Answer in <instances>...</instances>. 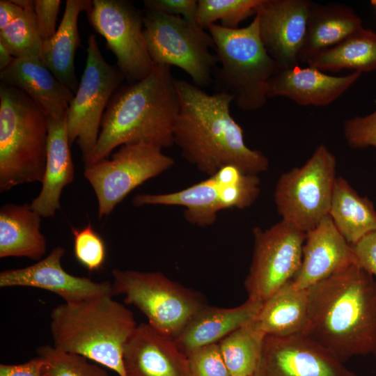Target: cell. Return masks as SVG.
Instances as JSON below:
<instances>
[{"mask_svg": "<svg viewBox=\"0 0 376 376\" xmlns=\"http://www.w3.org/2000/svg\"><path fill=\"white\" fill-rule=\"evenodd\" d=\"M303 333L340 362L376 354V281L355 263L308 288Z\"/></svg>", "mask_w": 376, "mask_h": 376, "instance_id": "1", "label": "cell"}, {"mask_svg": "<svg viewBox=\"0 0 376 376\" xmlns=\"http://www.w3.org/2000/svg\"><path fill=\"white\" fill-rule=\"evenodd\" d=\"M175 81L180 110L173 140L186 160L209 176L229 165L248 174L268 169L267 157L246 145L244 131L230 114V95H210L185 79Z\"/></svg>", "mask_w": 376, "mask_h": 376, "instance_id": "2", "label": "cell"}, {"mask_svg": "<svg viewBox=\"0 0 376 376\" xmlns=\"http://www.w3.org/2000/svg\"><path fill=\"white\" fill-rule=\"evenodd\" d=\"M175 80L170 66L155 65L148 76L113 94L103 115L96 146L85 164L108 157L126 143L172 146L180 110Z\"/></svg>", "mask_w": 376, "mask_h": 376, "instance_id": "3", "label": "cell"}, {"mask_svg": "<svg viewBox=\"0 0 376 376\" xmlns=\"http://www.w3.org/2000/svg\"><path fill=\"white\" fill-rule=\"evenodd\" d=\"M112 297L104 295L56 306L50 315L53 346L126 376L124 347L136 325L132 312Z\"/></svg>", "mask_w": 376, "mask_h": 376, "instance_id": "4", "label": "cell"}, {"mask_svg": "<svg viewBox=\"0 0 376 376\" xmlns=\"http://www.w3.org/2000/svg\"><path fill=\"white\" fill-rule=\"evenodd\" d=\"M207 29L221 63L213 74L214 93L230 95L242 111L260 109L268 99L269 81L281 68L263 44L258 16L243 28L227 29L213 24Z\"/></svg>", "mask_w": 376, "mask_h": 376, "instance_id": "5", "label": "cell"}, {"mask_svg": "<svg viewBox=\"0 0 376 376\" xmlns=\"http://www.w3.org/2000/svg\"><path fill=\"white\" fill-rule=\"evenodd\" d=\"M47 116L25 93L0 84V191L42 182L47 146Z\"/></svg>", "mask_w": 376, "mask_h": 376, "instance_id": "6", "label": "cell"}, {"mask_svg": "<svg viewBox=\"0 0 376 376\" xmlns=\"http://www.w3.org/2000/svg\"><path fill=\"white\" fill-rule=\"evenodd\" d=\"M143 34L155 65L178 67L201 88L212 83L218 58L210 52L214 43L204 29L180 16L147 10Z\"/></svg>", "mask_w": 376, "mask_h": 376, "instance_id": "7", "label": "cell"}, {"mask_svg": "<svg viewBox=\"0 0 376 376\" xmlns=\"http://www.w3.org/2000/svg\"><path fill=\"white\" fill-rule=\"evenodd\" d=\"M113 294L125 295L151 326L175 338L191 317L206 304L198 292L159 272L113 269Z\"/></svg>", "mask_w": 376, "mask_h": 376, "instance_id": "8", "label": "cell"}, {"mask_svg": "<svg viewBox=\"0 0 376 376\" xmlns=\"http://www.w3.org/2000/svg\"><path fill=\"white\" fill-rule=\"evenodd\" d=\"M260 181L256 174L243 173L234 166H226L208 178L180 191L165 194H143L134 197L132 204L180 205L186 209V220L198 226L214 224L219 211L244 209L258 198Z\"/></svg>", "mask_w": 376, "mask_h": 376, "instance_id": "9", "label": "cell"}, {"mask_svg": "<svg viewBox=\"0 0 376 376\" xmlns=\"http://www.w3.org/2000/svg\"><path fill=\"white\" fill-rule=\"evenodd\" d=\"M336 167L334 155L320 144L302 166L282 174L274 195L282 220L306 233L328 216Z\"/></svg>", "mask_w": 376, "mask_h": 376, "instance_id": "10", "label": "cell"}, {"mask_svg": "<svg viewBox=\"0 0 376 376\" xmlns=\"http://www.w3.org/2000/svg\"><path fill=\"white\" fill-rule=\"evenodd\" d=\"M173 159L155 145H122L111 155L85 164L84 175L95 194L98 217L109 215L132 190L170 169Z\"/></svg>", "mask_w": 376, "mask_h": 376, "instance_id": "11", "label": "cell"}, {"mask_svg": "<svg viewBox=\"0 0 376 376\" xmlns=\"http://www.w3.org/2000/svg\"><path fill=\"white\" fill-rule=\"evenodd\" d=\"M84 71L66 113L70 144L78 145L84 164L96 146L104 111L125 78L101 54L95 35L88 37Z\"/></svg>", "mask_w": 376, "mask_h": 376, "instance_id": "12", "label": "cell"}, {"mask_svg": "<svg viewBox=\"0 0 376 376\" xmlns=\"http://www.w3.org/2000/svg\"><path fill=\"white\" fill-rule=\"evenodd\" d=\"M252 261L244 281L248 298L265 301L298 273L306 233L281 220L266 230H253Z\"/></svg>", "mask_w": 376, "mask_h": 376, "instance_id": "13", "label": "cell"}, {"mask_svg": "<svg viewBox=\"0 0 376 376\" xmlns=\"http://www.w3.org/2000/svg\"><path fill=\"white\" fill-rule=\"evenodd\" d=\"M87 14L91 26L115 55L125 78L135 82L151 72L155 64L144 38L143 15L132 2L93 0Z\"/></svg>", "mask_w": 376, "mask_h": 376, "instance_id": "14", "label": "cell"}, {"mask_svg": "<svg viewBox=\"0 0 376 376\" xmlns=\"http://www.w3.org/2000/svg\"><path fill=\"white\" fill-rule=\"evenodd\" d=\"M256 376H358L303 332L266 335Z\"/></svg>", "mask_w": 376, "mask_h": 376, "instance_id": "15", "label": "cell"}, {"mask_svg": "<svg viewBox=\"0 0 376 376\" xmlns=\"http://www.w3.org/2000/svg\"><path fill=\"white\" fill-rule=\"evenodd\" d=\"M311 1L263 0L256 15L259 33L268 54L281 69L299 65Z\"/></svg>", "mask_w": 376, "mask_h": 376, "instance_id": "16", "label": "cell"}, {"mask_svg": "<svg viewBox=\"0 0 376 376\" xmlns=\"http://www.w3.org/2000/svg\"><path fill=\"white\" fill-rule=\"evenodd\" d=\"M65 252L63 247L58 246L45 258L30 266L1 272L0 287L40 288L56 294L66 303L104 295H113L112 283L108 281L97 282L67 272L61 265Z\"/></svg>", "mask_w": 376, "mask_h": 376, "instance_id": "17", "label": "cell"}, {"mask_svg": "<svg viewBox=\"0 0 376 376\" xmlns=\"http://www.w3.org/2000/svg\"><path fill=\"white\" fill-rule=\"evenodd\" d=\"M126 376H191L187 357L173 338L149 323H141L125 343Z\"/></svg>", "mask_w": 376, "mask_h": 376, "instance_id": "18", "label": "cell"}, {"mask_svg": "<svg viewBox=\"0 0 376 376\" xmlns=\"http://www.w3.org/2000/svg\"><path fill=\"white\" fill-rule=\"evenodd\" d=\"M352 263L356 264L352 246L328 215L306 233L301 267L292 282L308 289Z\"/></svg>", "mask_w": 376, "mask_h": 376, "instance_id": "19", "label": "cell"}, {"mask_svg": "<svg viewBox=\"0 0 376 376\" xmlns=\"http://www.w3.org/2000/svg\"><path fill=\"white\" fill-rule=\"evenodd\" d=\"M361 74L352 72L345 76H332L299 65L280 69L269 81L267 97H287L300 106H327L344 94Z\"/></svg>", "mask_w": 376, "mask_h": 376, "instance_id": "20", "label": "cell"}, {"mask_svg": "<svg viewBox=\"0 0 376 376\" xmlns=\"http://www.w3.org/2000/svg\"><path fill=\"white\" fill-rule=\"evenodd\" d=\"M47 128L46 164L42 187L30 204L42 217H54L61 209L62 191L75 178L66 116L47 117Z\"/></svg>", "mask_w": 376, "mask_h": 376, "instance_id": "21", "label": "cell"}, {"mask_svg": "<svg viewBox=\"0 0 376 376\" xmlns=\"http://www.w3.org/2000/svg\"><path fill=\"white\" fill-rule=\"evenodd\" d=\"M1 82L29 96L47 117L66 116L74 93L63 85L40 58H17L0 71Z\"/></svg>", "mask_w": 376, "mask_h": 376, "instance_id": "22", "label": "cell"}, {"mask_svg": "<svg viewBox=\"0 0 376 376\" xmlns=\"http://www.w3.org/2000/svg\"><path fill=\"white\" fill-rule=\"evenodd\" d=\"M263 303L248 298L245 302L233 308L205 304L191 317L173 340L180 351L187 357L200 347L219 343L252 320Z\"/></svg>", "mask_w": 376, "mask_h": 376, "instance_id": "23", "label": "cell"}, {"mask_svg": "<svg viewBox=\"0 0 376 376\" xmlns=\"http://www.w3.org/2000/svg\"><path fill=\"white\" fill-rule=\"evenodd\" d=\"M361 19L345 5L318 4L311 1L304 45L299 62L306 63L363 29Z\"/></svg>", "mask_w": 376, "mask_h": 376, "instance_id": "24", "label": "cell"}, {"mask_svg": "<svg viewBox=\"0 0 376 376\" xmlns=\"http://www.w3.org/2000/svg\"><path fill=\"white\" fill-rule=\"evenodd\" d=\"M90 0H67L58 29L43 41L40 60L66 87L75 93L79 86L75 69V56L80 46L78 17L92 6Z\"/></svg>", "mask_w": 376, "mask_h": 376, "instance_id": "25", "label": "cell"}, {"mask_svg": "<svg viewBox=\"0 0 376 376\" xmlns=\"http://www.w3.org/2000/svg\"><path fill=\"white\" fill-rule=\"evenodd\" d=\"M41 217L30 204L3 205L0 209V258L42 259L47 241L40 231Z\"/></svg>", "mask_w": 376, "mask_h": 376, "instance_id": "26", "label": "cell"}, {"mask_svg": "<svg viewBox=\"0 0 376 376\" xmlns=\"http://www.w3.org/2000/svg\"><path fill=\"white\" fill-rule=\"evenodd\" d=\"M308 308V289L290 281L263 301L254 320L266 335L287 336L304 331Z\"/></svg>", "mask_w": 376, "mask_h": 376, "instance_id": "27", "label": "cell"}, {"mask_svg": "<svg viewBox=\"0 0 376 376\" xmlns=\"http://www.w3.org/2000/svg\"><path fill=\"white\" fill-rule=\"evenodd\" d=\"M329 215L350 245L376 230V210L373 202L360 196L343 177L335 180Z\"/></svg>", "mask_w": 376, "mask_h": 376, "instance_id": "28", "label": "cell"}, {"mask_svg": "<svg viewBox=\"0 0 376 376\" xmlns=\"http://www.w3.org/2000/svg\"><path fill=\"white\" fill-rule=\"evenodd\" d=\"M306 63L323 72H337L343 69L361 73L375 70L376 33L363 28L313 56Z\"/></svg>", "mask_w": 376, "mask_h": 376, "instance_id": "29", "label": "cell"}, {"mask_svg": "<svg viewBox=\"0 0 376 376\" xmlns=\"http://www.w3.org/2000/svg\"><path fill=\"white\" fill-rule=\"evenodd\" d=\"M265 336L253 318L218 343L231 376L255 375Z\"/></svg>", "mask_w": 376, "mask_h": 376, "instance_id": "30", "label": "cell"}, {"mask_svg": "<svg viewBox=\"0 0 376 376\" xmlns=\"http://www.w3.org/2000/svg\"><path fill=\"white\" fill-rule=\"evenodd\" d=\"M0 42L17 58H40L43 40L39 33L33 9L0 29Z\"/></svg>", "mask_w": 376, "mask_h": 376, "instance_id": "31", "label": "cell"}, {"mask_svg": "<svg viewBox=\"0 0 376 376\" xmlns=\"http://www.w3.org/2000/svg\"><path fill=\"white\" fill-rule=\"evenodd\" d=\"M263 0H198L196 22L202 29L219 20L221 26L237 29L238 25L253 15Z\"/></svg>", "mask_w": 376, "mask_h": 376, "instance_id": "32", "label": "cell"}, {"mask_svg": "<svg viewBox=\"0 0 376 376\" xmlns=\"http://www.w3.org/2000/svg\"><path fill=\"white\" fill-rule=\"evenodd\" d=\"M37 354L44 361L43 376H109L104 368L89 362L88 359L54 346H40Z\"/></svg>", "mask_w": 376, "mask_h": 376, "instance_id": "33", "label": "cell"}, {"mask_svg": "<svg viewBox=\"0 0 376 376\" xmlns=\"http://www.w3.org/2000/svg\"><path fill=\"white\" fill-rule=\"evenodd\" d=\"M72 233L77 260L90 272L102 268L106 258L105 244L91 224L81 229L72 227Z\"/></svg>", "mask_w": 376, "mask_h": 376, "instance_id": "34", "label": "cell"}, {"mask_svg": "<svg viewBox=\"0 0 376 376\" xmlns=\"http://www.w3.org/2000/svg\"><path fill=\"white\" fill-rule=\"evenodd\" d=\"M187 357L191 376H231L218 343L200 347Z\"/></svg>", "mask_w": 376, "mask_h": 376, "instance_id": "35", "label": "cell"}, {"mask_svg": "<svg viewBox=\"0 0 376 376\" xmlns=\"http://www.w3.org/2000/svg\"><path fill=\"white\" fill-rule=\"evenodd\" d=\"M343 132L347 144L352 148H376V110L366 116L345 120Z\"/></svg>", "mask_w": 376, "mask_h": 376, "instance_id": "36", "label": "cell"}, {"mask_svg": "<svg viewBox=\"0 0 376 376\" xmlns=\"http://www.w3.org/2000/svg\"><path fill=\"white\" fill-rule=\"evenodd\" d=\"M143 2L147 10L180 16L196 24V0H143Z\"/></svg>", "mask_w": 376, "mask_h": 376, "instance_id": "37", "label": "cell"}, {"mask_svg": "<svg viewBox=\"0 0 376 376\" xmlns=\"http://www.w3.org/2000/svg\"><path fill=\"white\" fill-rule=\"evenodd\" d=\"M61 1L35 0L34 14L39 33L43 41L52 38L56 33V23Z\"/></svg>", "mask_w": 376, "mask_h": 376, "instance_id": "38", "label": "cell"}, {"mask_svg": "<svg viewBox=\"0 0 376 376\" xmlns=\"http://www.w3.org/2000/svg\"><path fill=\"white\" fill-rule=\"evenodd\" d=\"M356 264L376 277V230L352 244Z\"/></svg>", "mask_w": 376, "mask_h": 376, "instance_id": "39", "label": "cell"}, {"mask_svg": "<svg viewBox=\"0 0 376 376\" xmlns=\"http://www.w3.org/2000/svg\"><path fill=\"white\" fill-rule=\"evenodd\" d=\"M43 365L39 356L20 364H1L0 376H43Z\"/></svg>", "mask_w": 376, "mask_h": 376, "instance_id": "40", "label": "cell"}, {"mask_svg": "<svg viewBox=\"0 0 376 376\" xmlns=\"http://www.w3.org/2000/svg\"><path fill=\"white\" fill-rule=\"evenodd\" d=\"M24 10L15 4L12 0L0 1V29L6 27L19 18Z\"/></svg>", "mask_w": 376, "mask_h": 376, "instance_id": "41", "label": "cell"}, {"mask_svg": "<svg viewBox=\"0 0 376 376\" xmlns=\"http://www.w3.org/2000/svg\"><path fill=\"white\" fill-rule=\"evenodd\" d=\"M14 59L15 57L13 56L5 46L0 42V71L7 68Z\"/></svg>", "mask_w": 376, "mask_h": 376, "instance_id": "42", "label": "cell"}, {"mask_svg": "<svg viewBox=\"0 0 376 376\" xmlns=\"http://www.w3.org/2000/svg\"><path fill=\"white\" fill-rule=\"evenodd\" d=\"M24 10L34 9V1L32 0H12Z\"/></svg>", "mask_w": 376, "mask_h": 376, "instance_id": "43", "label": "cell"}, {"mask_svg": "<svg viewBox=\"0 0 376 376\" xmlns=\"http://www.w3.org/2000/svg\"><path fill=\"white\" fill-rule=\"evenodd\" d=\"M370 3L373 6H374L376 8V0H372L370 1Z\"/></svg>", "mask_w": 376, "mask_h": 376, "instance_id": "44", "label": "cell"}, {"mask_svg": "<svg viewBox=\"0 0 376 376\" xmlns=\"http://www.w3.org/2000/svg\"><path fill=\"white\" fill-rule=\"evenodd\" d=\"M247 376H256V375H247Z\"/></svg>", "mask_w": 376, "mask_h": 376, "instance_id": "45", "label": "cell"}, {"mask_svg": "<svg viewBox=\"0 0 376 376\" xmlns=\"http://www.w3.org/2000/svg\"><path fill=\"white\" fill-rule=\"evenodd\" d=\"M375 357H376V354H375Z\"/></svg>", "mask_w": 376, "mask_h": 376, "instance_id": "46", "label": "cell"}]
</instances>
